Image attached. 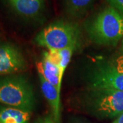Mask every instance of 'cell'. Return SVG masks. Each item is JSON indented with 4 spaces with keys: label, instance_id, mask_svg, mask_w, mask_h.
Returning <instances> with one entry per match:
<instances>
[{
    "label": "cell",
    "instance_id": "12",
    "mask_svg": "<svg viewBox=\"0 0 123 123\" xmlns=\"http://www.w3.org/2000/svg\"><path fill=\"white\" fill-rule=\"evenodd\" d=\"M111 7L123 15V0H107Z\"/></svg>",
    "mask_w": 123,
    "mask_h": 123
},
{
    "label": "cell",
    "instance_id": "2",
    "mask_svg": "<svg viewBox=\"0 0 123 123\" xmlns=\"http://www.w3.org/2000/svg\"><path fill=\"white\" fill-rule=\"evenodd\" d=\"M0 103L31 113L35 105V97L29 80L17 75L0 78Z\"/></svg>",
    "mask_w": 123,
    "mask_h": 123
},
{
    "label": "cell",
    "instance_id": "9",
    "mask_svg": "<svg viewBox=\"0 0 123 123\" xmlns=\"http://www.w3.org/2000/svg\"><path fill=\"white\" fill-rule=\"evenodd\" d=\"M31 113L8 106H0V123H29Z\"/></svg>",
    "mask_w": 123,
    "mask_h": 123
},
{
    "label": "cell",
    "instance_id": "10",
    "mask_svg": "<svg viewBox=\"0 0 123 123\" xmlns=\"http://www.w3.org/2000/svg\"><path fill=\"white\" fill-rule=\"evenodd\" d=\"M36 68L38 73L40 74L48 82L54 86L57 90L60 74L59 66L53 64L48 59L43 56L42 61L36 63Z\"/></svg>",
    "mask_w": 123,
    "mask_h": 123
},
{
    "label": "cell",
    "instance_id": "13",
    "mask_svg": "<svg viewBox=\"0 0 123 123\" xmlns=\"http://www.w3.org/2000/svg\"><path fill=\"white\" fill-rule=\"evenodd\" d=\"M115 66L120 73L123 74V55L117 58Z\"/></svg>",
    "mask_w": 123,
    "mask_h": 123
},
{
    "label": "cell",
    "instance_id": "4",
    "mask_svg": "<svg viewBox=\"0 0 123 123\" xmlns=\"http://www.w3.org/2000/svg\"><path fill=\"white\" fill-rule=\"evenodd\" d=\"M88 107L96 114L114 118L123 114V92L110 89L88 90L86 97Z\"/></svg>",
    "mask_w": 123,
    "mask_h": 123
},
{
    "label": "cell",
    "instance_id": "14",
    "mask_svg": "<svg viewBox=\"0 0 123 123\" xmlns=\"http://www.w3.org/2000/svg\"><path fill=\"white\" fill-rule=\"evenodd\" d=\"M35 123H55V122L53 119V117H51V116H47L37 120Z\"/></svg>",
    "mask_w": 123,
    "mask_h": 123
},
{
    "label": "cell",
    "instance_id": "8",
    "mask_svg": "<svg viewBox=\"0 0 123 123\" xmlns=\"http://www.w3.org/2000/svg\"><path fill=\"white\" fill-rule=\"evenodd\" d=\"M38 77L42 92L52 110L53 119L55 123H60V95L57 92V88L39 73Z\"/></svg>",
    "mask_w": 123,
    "mask_h": 123
},
{
    "label": "cell",
    "instance_id": "7",
    "mask_svg": "<svg viewBox=\"0 0 123 123\" xmlns=\"http://www.w3.org/2000/svg\"><path fill=\"white\" fill-rule=\"evenodd\" d=\"M19 16L25 18L38 17L44 8V0H5Z\"/></svg>",
    "mask_w": 123,
    "mask_h": 123
},
{
    "label": "cell",
    "instance_id": "11",
    "mask_svg": "<svg viewBox=\"0 0 123 123\" xmlns=\"http://www.w3.org/2000/svg\"><path fill=\"white\" fill-rule=\"evenodd\" d=\"M95 0H64L67 13L71 17L79 18L84 16Z\"/></svg>",
    "mask_w": 123,
    "mask_h": 123
},
{
    "label": "cell",
    "instance_id": "15",
    "mask_svg": "<svg viewBox=\"0 0 123 123\" xmlns=\"http://www.w3.org/2000/svg\"><path fill=\"white\" fill-rule=\"evenodd\" d=\"M112 123H123V114L118 116V118Z\"/></svg>",
    "mask_w": 123,
    "mask_h": 123
},
{
    "label": "cell",
    "instance_id": "6",
    "mask_svg": "<svg viewBox=\"0 0 123 123\" xmlns=\"http://www.w3.org/2000/svg\"><path fill=\"white\" fill-rule=\"evenodd\" d=\"M21 51L10 43H0V75H13L26 68Z\"/></svg>",
    "mask_w": 123,
    "mask_h": 123
},
{
    "label": "cell",
    "instance_id": "1",
    "mask_svg": "<svg viewBox=\"0 0 123 123\" xmlns=\"http://www.w3.org/2000/svg\"><path fill=\"white\" fill-rule=\"evenodd\" d=\"M86 30L94 43L115 46L123 38V15L111 6L105 8L88 23Z\"/></svg>",
    "mask_w": 123,
    "mask_h": 123
},
{
    "label": "cell",
    "instance_id": "3",
    "mask_svg": "<svg viewBox=\"0 0 123 123\" xmlns=\"http://www.w3.org/2000/svg\"><path fill=\"white\" fill-rule=\"evenodd\" d=\"M79 38L80 30L77 24L60 20L45 27L36 35L34 41L39 47L59 51L77 47Z\"/></svg>",
    "mask_w": 123,
    "mask_h": 123
},
{
    "label": "cell",
    "instance_id": "16",
    "mask_svg": "<svg viewBox=\"0 0 123 123\" xmlns=\"http://www.w3.org/2000/svg\"><path fill=\"white\" fill-rule=\"evenodd\" d=\"M121 50L123 52V38L122 39V45H121Z\"/></svg>",
    "mask_w": 123,
    "mask_h": 123
},
{
    "label": "cell",
    "instance_id": "5",
    "mask_svg": "<svg viewBox=\"0 0 123 123\" xmlns=\"http://www.w3.org/2000/svg\"><path fill=\"white\" fill-rule=\"evenodd\" d=\"M92 89H110L123 92V74L111 64H100L88 78V90Z\"/></svg>",
    "mask_w": 123,
    "mask_h": 123
}]
</instances>
